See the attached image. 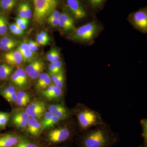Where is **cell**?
I'll list each match as a JSON object with an SVG mask.
<instances>
[{
  "label": "cell",
  "mask_w": 147,
  "mask_h": 147,
  "mask_svg": "<svg viewBox=\"0 0 147 147\" xmlns=\"http://www.w3.org/2000/svg\"><path fill=\"white\" fill-rule=\"evenodd\" d=\"M76 140L78 147H112L118 143L120 136L105 121L79 133Z\"/></svg>",
  "instance_id": "6da1fadb"
},
{
  "label": "cell",
  "mask_w": 147,
  "mask_h": 147,
  "mask_svg": "<svg viewBox=\"0 0 147 147\" xmlns=\"http://www.w3.org/2000/svg\"><path fill=\"white\" fill-rule=\"evenodd\" d=\"M72 111L73 115L76 117L79 133L102 124L105 122L100 113L92 110L84 103H77Z\"/></svg>",
  "instance_id": "7a4b0ae2"
},
{
  "label": "cell",
  "mask_w": 147,
  "mask_h": 147,
  "mask_svg": "<svg viewBox=\"0 0 147 147\" xmlns=\"http://www.w3.org/2000/svg\"><path fill=\"white\" fill-rule=\"evenodd\" d=\"M65 119L47 132L48 142L53 145L62 144L71 140L79 134L75 119Z\"/></svg>",
  "instance_id": "3957f363"
},
{
  "label": "cell",
  "mask_w": 147,
  "mask_h": 147,
  "mask_svg": "<svg viewBox=\"0 0 147 147\" xmlns=\"http://www.w3.org/2000/svg\"><path fill=\"white\" fill-rule=\"evenodd\" d=\"M102 30L96 20H93L76 30L69 34V39L75 42L87 44L93 41Z\"/></svg>",
  "instance_id": "277c9868"
},
{
  "label": "cell",
  "mask_w": 147,
  "mask_h": 147,
  "mask_svg": "<svg viewBox=\"0 0 147 147\" xmlns=\"http://www.w3.org/2000/svg\"><path fill=\"white\" fill-rule=\"evenodd\" d=\"M61 1L62 0H33L34 22L39 25L45 24L49 15L57 9Z\"/></svg>",
  "instance_id": "5b68a950"
},
{
  "label": "cell",
  "mask_w": 147,
  "mask_h": 147,
  "mask_svg": "<svg viewBox=\"0 0 147 147\" xmlns=\"http://www.w3.org/2000/svg\"><path fill=\"white\" fill-rule=\"evenodd\" d=\"M65 5L69 13L76 21L86 19L90 13L83 0H65Z\"/></svg>",
  "instance_id": "8992f818"
},
{
  "label": "cell",
  "mask_w": 147,
  "mask_h": 147,
  "mask_svg": "<svg viewBox=\"0 0 147 147\" xmlns=\"http://www.w3.org/2000/svg\"><path fill=\"white\" fill-rule=\"evenodd\" d=\"M127 20L134 28L143 33L147 32V7L140 8L129 15Z\"/></svg>",
  "instance_id": "52a82bcc"
},
{
  "label": "cell",
  "mask_w": 147,
  "mask_h": 147,
  "mask_svg": "<svg viewBox=\"0 0 147 147\" xmlns=\"http://www.w3.org/2000/svg\"><path fill=\"white\" fill-rule=\"evenodd\" d=\"M25 110L30 117L40 121L42 119L46 112V105L43 100L35 99L29 103Z\"/></svg>",
  "instance_id": "ba28073f"
},
{
  "label": "cell",
  "mask_w": 147,
  "mask_h": 147,
  "mask_svg": "<svg viewBox=\"0 0 147 147\" xmlns=\"http://www.w3.org/2000/svg\"><path fill=\"white\" fill-rule=\"evenodd\" d=\"M30 116L23 108L13 109L11 114L12 124L17 129H26Z\"/></svg>",
  "instance_id": "9c48e42d"
},
{
  "label": "cell",
  "mask_w": 147,
  "mask_h": 147,
  "mask_svg": "<svg viewBox=\"0 0 147 147\" xmlns=\"http://www.w3.org/2000/svg\"><path fill=\"white\" fill-rule=\"evenodd\" d=\"M59 27L64 32L70 34L76 30L74 19L67 11H63L61 13L59 19Z\"/></svg>",
  "instance_id": "30bf717a"
},
{
  "label": "cell",
  "mask_w": 147,
  "mask_h": 147,
  "mask_svg": "<svg viewBox=\"0 0 147 147\" xmlns=\"http://www.w3.org/2000/svg\"><path fill=\"white\" fill-rule=\"evenodd\" d=\"M40 94L48 100L61 102L63 100L64 91L52 83L47 89L40 92Z\"/></svg>",
  "instance_id": "8fae6325"
},
{
  "label": "cell",
  "mask_w": 147,
  "mask_h": 147,
  "mask_svg": "<svg viewBox=\"0 0 147 147\" xmlns=\"http://www.w3.org/2000/svg\"><path fill=\"white\" fill-rule=\"evenodd\" d=\"M47 109L48 111L53 115L59 117L63 119L71 117L74 115L72 110H69L62 102L51 104L48 106Z\"/></svg>",
  "instance_id": "7c38bea8"
},
{
  "label": "cell",
  "mask_w": 147,
  "mask_h": 147,
  "mask_svg": "<svg viewBox=\"0 0 147 147\" xmlns=\"http://www.w3.org/2000/svg\"><path fill=\"white\" fill-rule=\"evenodd\" d=\"M44 68V63L40 60H35L27 66L26 71L29 78L32 80L37 79Z\"/></svg>",
  "instance_id": "4fadbf2b"
},
{
  "label": "cell",
  "mask_w": 147,
  "mask_h": 147,
  "mask_svg": "<svg viewBox=\"0 0 147 147\" xmlns=\"http://www.w3.org/2000/svg\"><path fill=\"white\" fill-rule=\"evenodd\" d=\"M27 140L26 137L19 134H5L0 137V147H12L19 142Z\"/></svg>",
  "instance_id": "5bb4252c"
},
{
  "label": "cell",
  "mask_w": 147,
  "mask_h": 147,
  "mask_svg": "<svg viewBox=\"0 0 147 147\" xmlns=\"http://www.w3.org/2000/svg\"><path fill=\"white\" fill-rule=\"evenodd\" d=\"M26 130L28 134L33 137H38L43 131L41 122L37 119L30 117Z\"/></svg>",
  "instance_id": "9a60e30c"
},
{
  "label": "cell",
  "mask_w": 147,
  "mask_h": 147,
  "mask_svg": "<svg viewBox=\"0 0 147 147\" xmlns=\"http://www.w3.org/2000/svg\"><path fill=\"white\" fill-rule=\"evenodd\" d=\"M63 120L64 119L53 115L49 111H46L42 117V121L40 122L43 130L46 129L53 128Z\"/></svg>",
  "instance_id": "2e32d148"
},
{
  "label": "cell",
  "mask_w": 147,
  "mask_h": 147,
  "mask_svg": "<svg viewBox=\"0 0 147 147\" xmlns=\"http://www.w3.org/2000/svg\"><path fill=\"white\" fill-rule=\"evenodd\" d=\"M17 50L21 53L23 57V61L25 62L32 61L35 60L36 57L35 53L32 52L29 47L28 44L26 42L21 43L17 48Z\"/></svg>",
  "instance_id": "e0dca14e"
},
{
  "label": "cell",
  "mask_w": 147,
  "mask_h": 147,
  "mask_svg": "<svg viewBox=\"0 0 147 147\" xmlns=\"http://www.w3.org/2000/svg\"><path fill=\"white\" fill-rule=\"evenodd\" d=\"M90 13L98 12L103 8L108 0H83Z\"/></svg>",
  "instance_id": "ac0fdd59"
},
{
  "label": "cell",
  "mask_w": 147,
  "mask_h": 147,
  "mask_svg": "<svg viewBox=\"0 0 147 147\" xmlns=\"http://www.w3.org/2000/svg\"><path fill=\"white\" fill-rule=\"evenodd\" d=\"M4 59L7 63L11 66L18 65L23 61L22 55L17 50L5 54Z\"/></svg>",
  "instance_id": "d6986e66"
},
{
  "label": "cell",
  "mask_w": 147,
  "mask_h": 147,
  "mask_svg": "<svg viewBox=\"0 0 147 147\" xmlns=\"http://www.w3.org/2000/svg\"><path fill=\"white\" fill-rule=\"evenodd\" d=\"M0 94L10 103H14L17 99L16 88L12 85L7 86L0 89Z\"/></svg>",
  "instance_id": "ffe728a7"
},
{
  "label": "cell",
  "mask_w": 147,
  "mask_h": 147,
  "mask_svg": "<svg viewBox=\"0 0 147 147\" xmlns=\"http://www.w3.org/2000/svg\"><path fill=\"white\" fill-rule=\"evenodd\" d=\"M37 82L36 84V89L41 92L47 89L52 84L51 78L49 74L42 73L38 78Z\"/></svg>",
  "instance_id": "44dd1931"
},
{
  "label": "cell",
  "mask_w": 147,
  "mask_h": 147,
  "mask_svg": "<svg viewBox=\"0 0 147 147\" xmlns=\"http://www.w3.org/2000/svg\"><path fill=\"white\" fill-rule=\"evenodd\" d=\"M18 13L19 17L28 19L32 18V13L30 4L27 2L21 3L18 8Z\"/></svg>",
  "instance_id": "7402d4cb"
},
{
  "label": "cell",
  "mask_w": 147,
  "mask_h": 147,
  "mask_svg": "<svg viewBox=\"0 0 147 147\" xmlns=\"http://www.w3.org/2000/svg\"><path fill=\"white\" fill-rule=\"evenodd\" d=\"M52 83L56 86L64 91L65 84V75L64 72L50 76Z\"/></svg>",
  "instance_id": "603a6c76"
},
{
  "label": "cell",
  "mask_w": 147,
  "mask_h": 147,
  "mask_svg": "<svg viewBox=\"0 0 147 147\" xmlns=\"http://www.w3.org/2000/svg\"><path fill=\"white\" fill-rule=\"evenodd\" d=\"M49 75H55L64 71L63 64L60 60L51 63L48 67Z\"/></svg>",
  "instance_id": "cb8c5ba5"
},
{
  "label": "cell",
  "mask_w": 147,
  "mask_h": 147,
  "mask_svg": "<svg viewBox=\"0 0 147 147\" xmlns=\"http://www.w3.org/2000/svg\"><path fill=\"white\" fill-rule=\"evenodd\" d=\"M15 73L17 74L18 78L21 80L26 89L28 88L30 86V81L29 76H28L26 70H24V69L21 67H19L16 69Z\"/></svg>",
  "instance_id": "d4e9b609"
},
{
  "label": "cell",
  "mask_w": 147,
  "mask_h": 147,
  "mask_svg": "<svg viewBox=\"0 0 147 147\" xmlns=\"http://www.w3.org/2000/svg\"><path fill=\"white\" fill-rule=\"evenodd\" d=\"M13 66L7 64H3L0 65V79L5 80L10 76L13 71Z\"/></svg>",
  "instance_id": "484cf974"
},
{
  "label": "cell",
  "mask_w": 147,
  "mask_h": 147,
  "mask_svg": "<svg viewBox=\"0 0 147 147\" xmlns=\"http://www.w3.org/2000/svg\"><path fill=\"white\" fill-rule=\"evenodd\" d=\"M10 79L12 86L15 88L18 89V90H24L26 89L21 80L15 72L11 74Z\"/></svg>",
  "instance_id": "4316f807"
},
{
  "label": "cell",
  "mask_w": 147,
  "mask_h": 147,
  "mask_svg": "<svg viewBox=\"0 0 147 147\" xmlns=\"http://www.w3.org/2000/svg\"><path fill=\"white\" fill-rule=\"evenodd\" d=\"M142 127V136L144 139L143 147H147V119H142L140 121Z\"/></svg>",
  "instance_id": "83f0119b"
},
{
  "label": "cell",
  "mask_w": 147,
  "mask_h": 147,
  "mask_svg": "<svg viewBox=\"0 0 147 147\" xmlns=\"http://www.w3.org/2000/svg\"><path fill=\"white\" fill-rule=\"evenodd\" d=\"M7 30V20L5 16L0 15V35H4Z\"/></svg>",
  "instance_id": "f1b7e54d"
},
{
  "label": "cell",
  "mask_w": 147,
  "mask_h": 147,
  "mask_svg": "<svg viewBox=\"0 0 147 147\" xmlns=\"http://www.w3.org/2000/svg\"><path fill=\"white\" fill-rule=\"evenodd\" d=\"M10 116L9 113L0 112V128H4L5 127Z\"/></svg>",
  "instance_id": "f546056e"
},
{
  "label": "cell",
  "mask_w": 147,
  "mask_h": 147,
  "mask_svg": "<svg viewBox=\"0 0 147 147\" xmlns=\"http://www.w3.org/2000/svg\"><path fill=\"white\" fill-rule=\"evenodd\" d=\"M15 20H16V24L20 28L24 31L26 29L28 25L29 20L25 19V18L18 17L16 18Z\"/></svg>",
  "instance_id": "4dcf8cb0"
},
{
  "label": "cell",
  "mask_w": 147,
  "mask_h": 147,
  "mask_svg": "<svg viewBox=\"0 0 147 147\" xmlns=\"http://www.w3.org/2000/svg\"><path fill=\"white\" fill-rule=\"evenodd\" d=\"M9 27L11 32L13 34L21 36L24 33V31L20 28L16 23L11 24Z\"/></svg>",
  "instance_id": "1f68e13d"
},
{
  "label": "cell",
  "mask_w": 147,
  "mask_h": 147,
  "mask_svg": "<svg viewBox=\"0 0 147 147\" xmlns=\"http://www.w3.org/2000/svg\"><path fill=\"white\" fill-rule=\"evenodd\" d=\"M12 147H40V146L36 144L30 142L28 140H27L19 142L17 144Z\"/></svg>",
  "instance_id": "d6a6232c"
},
{
  "label": "cell",
  "mask_w": 147,
  "mask_h": 147,
  "mask_svg": "<svg viewBox=\"0 0 147 147\" xmlns=\"http://www.w3.org/2000/svg\"><path fill=\"white\" fill-rule=\"evenodd\" d=\"M0 42L3 44H18L19 41L13 38L10 37H3L0 40Z\"/></svg>",
  "instance_id": "836d02e7"
},
{
  "label": "cell",
  "mask_w": 147,
  "mask_h": 147,
  "mask_svg": "<svg viewBox=\"0 0 147 147\" xmlns=\"http://www.w3.org/2000/svg\"><path fill=\"white\" fill-rule=\"evenodd\" d=\"M36 42L39 45H47L50 42V38L43 37L39 34L36 37Z\"/></svg>",
  "instance_id": "e575fe53"
},
{
  "label": "cell",
  "mask_w": 147,
  "mask_h": 147,
  "mask_svg": "<svg viewBox=\"0 0 147 147\" xmlns=\"http://www.w3.org/2000/svg\"><path fill=\"white\" fill-rule=\"evenodd\" d=\"M17 98L20 99H29L30 100V95L24 90H18L16 92Z\"/></svg>",
  "instance_id": "d590c367"
},
{
  "label": "cell",
  "mask_w": 147,
  "mask_h": 147,
  "mask_svg": "<svg viewBox=\"0 0 147 147\" xmlns=\"http://www.w3.org/2000/svg\"><path fill=\"white\" fill-rule=\"evenodd\" d=\"M17 44H3L0 42V49L4 51H9L18 45Z\"/></svg>",
  "instance_id": "8d00e7d4"
},
{
  "label": "cell",
  "mask_w": 147,
  "mask_h": 147,
  "mask_svg": "<svg viewBox=\"0 0 147 147\" xmlns=\"http://www.w3.org/2000/svg\"><path fill=\"white\" fill-rule=\"evenodd\" d=\"M47 21L48 24H50L51 26L53 28H56L59 26V19H56L53 17L48 16L47 18Z\"/></svg>",
  "instance_id": "74e56055"
},
{
  "label": "cell",
  "mask_w": 147,
  "mask_h": 147,
  "mask_svg": "<svg viewBox=\"0 0 147 147\" xmlns=\"http://www.w3.org/2000/svg\"><path fill=\"white\" fill-rule=\"evenodd\" d=\"M28 44L32 52L35 53V52L38 50L39 45L37 42L34 40H30L28 43Z\"/></svg>",
  "instance_id": "f35d334b"
},
{
  "label": "cell",
  "mask_w": 147,
  "mask_h": 147,
  "mask_svg": "<svg viewBox=\"0 0 147 147\" xmlns=\"http://www.w3.org/2000/svg\"><path fill=\"white\" fill-rule=\"evenodd\" d=\"M30 100L29 99H20L17 98L15 103L18 106L24 107L28 105L30 103Z\"/></svg>",
  "instance_id": "ab89813d"
},
{
  "label": "cell",
  "mask_w": 147,
  "mask_h": 147,
  "mask_svg": "<svg viewBox=\"0 0 147 147\" xmlns=\"http://www.w3.org/2000/svg\"><path fill=\"white\" fill-rule=\"evenodd\" d=\"M57 49H55V48H53L50 50V51L48 52L47 55V60L50 61V63L52 62V60H53V57H54V55Z\"/></svg>",
  "instance_id": "60d3db41"
},
{
  "label": "cell",
  "mask_w": 147,
  "mask_h": 147,
  "mask_svg": "<svg viewBox=\"0 0 147 147\" xmlns=\"http://www.w3.org/2000/svg\"><path fill=\"white\" fill-rule=\"evenodd\" d=\"M16 2H17V0H1V3L6 4L12 7H13L16 5Z\"/></svg>",
  "instance_id": "b9f144b4"
},
{
  "label": "cell",
  "mask_w": 147,
  "mask_h": 147,
  "mask_svg": "<svg viewBox=\"0 0 147 147\" xmlns=\"http://www.w3.org/2000/svg\"><path fill=\"white\" fill-rule=\"evenodd\" d=\"M61 13L59 11L56 9V10L54 11L53 12H52L51 14L49 15V16H50V17H53V18L59 19V20L60 17Z\"/></svg>",
  "instance_id": "7bdbcfd3"
},
{
  "label": "cell",
  "mask_w": 147,
  "mask_h": 147,
  "mask_svg": "<svg viewBox=\"0 0 147 147\" xmlns=\"http://www.w3.org/2000/svg\"><path fill=\"white\" fill-rule=\"evenodd\" d=\"M0 7H1L3 10H10L13 7H11L10 6L7 5L6 4L0 2Z\"/></svg>",
  "instance_id": "ee69618b"
},
{
  "label": "cell",
  "mask_w": 147,
  "mask_h": 147,
  "mask_svg": "<svg viewBox=\"0 0 147 147\" xmlns=\"http://www.w3.org/2000/svg\"><path fill=\"white\" fill-rule=\"evenodd\" d=\"M39 34L41 36L43 37L49 38V36H48L47 33L46 32L44 31L40 32Z\"/></svg>",
  "instance_id": "f6af8a7d"
},
{
  "label": "cell",
  "mask_w": 147,
  "mask_h": 147,
  "mask_svg": "<svg viewBox=\"0 0 147 147\" xmlns=\"http://www.w3.org/2000/svg\"><path fill=\"white\" fill-rule=\"evenodd\" d=\"M58 147H67V146H59Z\"/></svg>",
  "instance_id": "bcb514c9"
}]
</instances>
